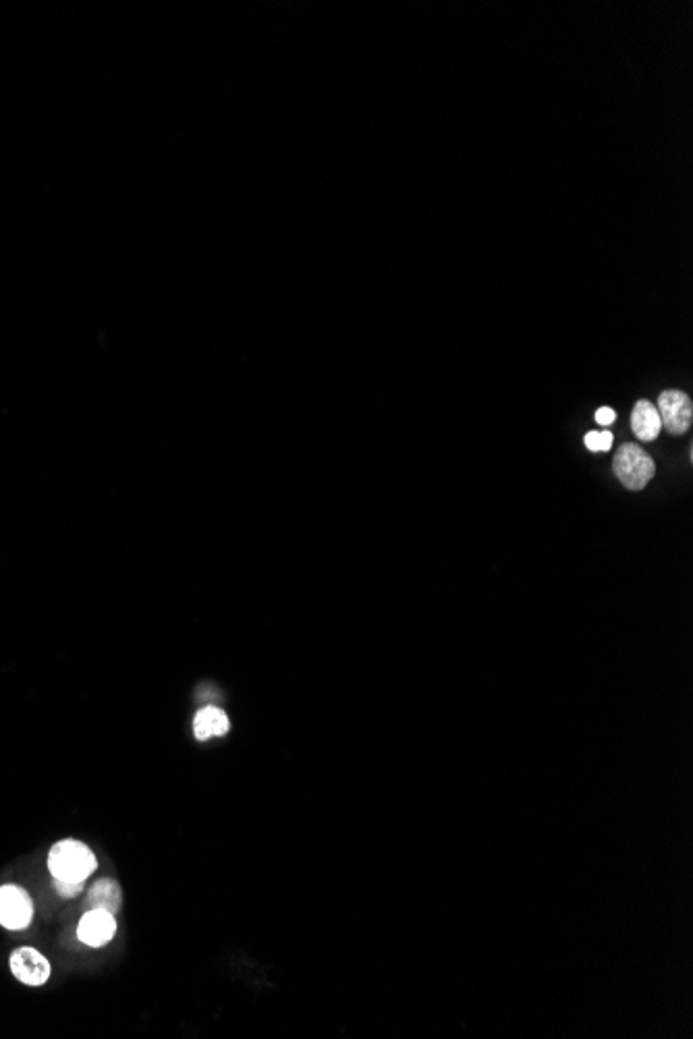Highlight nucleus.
I'll return each instance as SVG.
<instances>
[{
	"mask_svg": "<svg viewBox=\"0 0 693 1039\" xmlns=\"http://www.w3.org/2000/svg\"><path fill=\"white\" fill-rule=\"evenodd\" d=\"M48 869L52 880L86 882L98 869V859L88 845L65 838L48 851Z\"/></svg>",
	"mask_w": 693,
	"mask_h": 1039,
	"instance_id": "nucleus-1",
	"label": "nucleus"
},
{
	"mask_svg": "<svg viewBox=\"0 0 693 1039\" xmlns=\"http://www.w3.org/2000/svg\"><path fill=\"white\" fill-rule=\"evenodd\" d=\"M586 446L594 453L608 451L613 446V434L611 432H588L586 434Z\"/></svg>",
	"mask_w": 693,
	"mask_h": 1039,
	"instance_id": "nucleus-10",
	"label": "nucleus"
},
{
	"mask_svg": "<svg viewBox=\"0 0 693 1039\" xmlns=\"http://www.w3.org/2000/svg\"><path fill=\"white\" fill-rule=\"evenodd\" d=\"M631 430L635 438H640L642 442L656 440L662 430L656 405H652L650 401H637L631 413Z\"/></svg>",
	"mask_w": 693,
	"mask_h": 1039,
	"instance_id": "nucleus-7",
	"label": "nucleus"
},
{
	"mask_svg": "<svg viewBox=\"0 0 693 1039\" xmlns=\"http://www.w3.org/2000/svg\"><path fill=\"white\" fill-rule=\"evenodd\" d=\"M88 903L92 909H104L108 913L117 915L123 907V892H121L119 882L110 880V878L98 880L88 892Z\"/></svg>",
	"mask_w": 693,
	"mask_h": 1039,
	"instance_id": "nucleus-9",
	"label": "nucleus"
},
{
	"mask_svg": "<svg viewBox=\"0 0 693 1039\" xmlns=\"http://www.w3.org/2000/svg\"><path fill=\"white\" fill-rule=\"evenodd\" d=\"M9 967H11L13 977L19 979L21 984L30 986V988L44 986L46 981L50 979V975H52L50 961L44 957L40 950L30 948V946H23V948L13 950L11 959H9Z\"/></svg>",
	"mask_w": 693,
	"mask_h": 1039,
	"instance_id": "nucleus-5",
	"label": "nucleus"
},
{
	"mask_svg": "<svg viewBox=\"0 0 693 1039\" xmlns=\"http://www.w3.org/2000/svg\"><path fill=\"white\" fill-rule=\"evenodd\" d=\"M117 936V915L104 909L83 913L77 925V938L90 948H102Z\"/></svg>",
	"mask_w": 693,
	"mask_h": 1039,
	"instance_id": "nucleus-6",
	"label": "nucleus"
},
{
	"mask_svg": "<svg viewBox=\"0 0 693 1039\" xmlns=\"http://www.w3.org/2000/svg\"><path fill=\"white\" fill-rule=\"evenodd\" d=\"M660 424L673 436H681L691 428L693 405L683 390H664L658 397Z\"/></svg>",
	"mask_w": 693,
	"mask_h": 1039,
	"instance_id": "nucleus-4",
	"label": "nucleus"
},
{
	"mask_svg": "<svg viewBox=\"0 0 693 1039\" xmlns=\"http://www.w3.org/2000/svg\"><path fill=\"white\" fill-rule=\"evenodd\" d=\"M615 475L627 490H644L656 473L652 457L637 444H623L615 453Z\"/></svg>",
	"mask_w": 693,
	"mask_h": 1039,
	"instance_id": "nucleus-2",
	"label": "nucleus"
},
{
	"mask_svg": "<svg viewBox=\"0 0 693 1039\" xmlns=\"http://www.w3.org/2000/svg\"><path fill=\"white\" fill-rule=\"evenodd\" d=\"M231 722L229 716L214 706H208L198 712L196 720H193V733H196L198 741H208L212 737H223L229 733Z\"/></svg>",
	"mask_w": 693,
	"mask_h": 1039,
	"instance_id": "nucleus-8",
	"label": "nucleus"
},
{
	"mask_svg": "<svg viewBox=\"0 0 693 1039\" xmlns=\"http://www.w3.org/2000/svg\"><path fill=\"white\" fill-rule=\"evenodd\" d=\"M596 421H598L600 426H611V424H615V421H617V413L611 407H600L596 411Z\"/></svg>",
	"mask_w": 693,
	"mask_h": 1039,
	"instance_id": "nucleus-12",
	"label": "nucleus"
},
{
	"mask_svg": "<svg viewBox=\"0 0 693 1039\" xmlns=\"http://www.w3.org/2000/svg\"><path fill=\"white\" fill-rule=\"evenodd\" d=\"M34 919L32 896L17 884L0 886V925L11 932L30 928Z\"/></svg>",
	"mask_w": 693,
	"mask_h": 1039,
	"instance_id": "nucleus-3",
	"label": "nucleus"
},
{
	"mask_svg": "<svg viewBox=\"0 0 693 1039\" xmlns=\"http://www.w3.org/2000/svg\"><path fill=\"white\" fill-rule=\"evenodd\" d=\"M83 884H86V882H61V880H54V890H57L63 898H75L77 894L83 892Z\"/></svg>",
	"mask_w": 693,
	"mask_h": 1039,
	"instance_id": "nucleus-11",
	"label": "nucleus"
}]
</instances>
